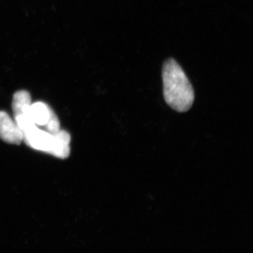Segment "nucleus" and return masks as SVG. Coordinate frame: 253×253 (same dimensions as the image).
I'll return each instance as SVG.
<instances>
[{"mask_svg": "<svg viewBox=\"0 0 253 253\" xmlns=\"http://www.w3.org/2000/svg\"><path fill=\"white\" fill-rule=\"evenodd\" d=\"M23 141L29 147L42 151L55 157L66 159L71 154V135L60 129L55 134L42 130L33 125L22 131Z\"/></svg>", "mask_w": 253, "mask_h": 253, "instance_id": "nucleus-2", "label": "nucleus"}, {"mask_svg": "<svg viewBox=\"0 0 253 253\" xmlns=\"http://www.w3.org/2000/svg\"><path fill=\"white\" fill-rule=\"evenodd\" d=\"M30 116L37 126H44L46 131L55 134L61 129L59 118L47 104L36 102L31 104Z\"/></svg>", "mask_w": 253, "mask_h": 253, "instance_id": "nucleus-3", "label": "nucleus"}, {"mask_svg": "<svg viewBox=\"0 0 253 253\" xmlns=\"http://www.w3.org/2000/svg\"><path fill=\"white\" fill-rule=\"evenodd\" d=\"M163 95L169 107L186 112L194 104L195 94L187 76L175 60L168 59L163 67Z\"/></svg>", "mask_w": 253, "mask_h": 253, "instance_id": "nucleus-1", "label": "nucleus"}, {"mask_svg": "<svg viewBox=\"0 0 253 253\" xmlns=\"http://www.w3.org/2000/svg\"><path fill=\"white\" fill-rule=\"evenodd\" d=\"M31 96L28 91L26 90L16 91L13 96L12 101V110L14 118L23 116L31 118L30 109H31Z\"/></svg>", "mask_w": 253, "mask_h": 253, "instance_id": "nucleus-5", "label": "nucleus"}, {"mask_svg": "<svg viewBox=\"0 0 253 253\" xmlns=\"http://www.w3.org/2000/svg\"><path fill=\"white\" fill-rule=\"evenodd\" d=\"M0 139L8 144H20L23 141L22 131L16 121L5 111H0Z\"/></svg>", "mask_w": 253, "mask_h": 253, "instance_id": "nucleus-4", "label": "nucleus"}]
</instances>
